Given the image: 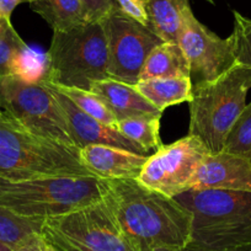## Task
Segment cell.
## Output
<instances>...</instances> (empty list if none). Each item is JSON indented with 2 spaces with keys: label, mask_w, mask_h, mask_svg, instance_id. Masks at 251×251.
I'll use <instances>...</instances> for the list:
<instances>
[{
  "label": "cell",
  "mask_w": 251,
  "mask_h": 251,
  "mask_svg": "<svg viewBox=\"0 0 251 251\" xmlns=\"http://www.w3.org/2000/svg\"><path fill=\"white\" fill-rule=\"evenodd\" d=\"M46 241L41 235H35L26 241L23 246L18 249L16 251H45Z\"/></svg>",
  "instance_id": "cell-30"
},
{
  "label": "cell",
  "mask_w": 251,
  "mask_h": 251,
  "mask_svg": "<svg viewBox=\"0 0 251 251\" xmlns=\"http://www.w3.org/2000/svg\"><path fill=\"white\" fill-rule=\"evenodd\" d=\"M223 153L251 156V102L245 106L231 127L224 143Z\"/></svg>",
  "instance_id": "cell-25"
},
{
  "label": "cell",
  "mask_w": 251,
  "mask_h": 251,
  "mask_svg": "<svg viewBox=\"0 0 251 251\" xmlns=\"http://www.w3.org/2000/svg\"><path fill=\"white\" fill-rule=\"evenodd\" d=\"M52 90L55 100L59 103L63 113L68 122L69 131L74 139L76 148L81 149L86 146L93 144H103V146H112L116 148L126 149L133 153L149 155L148 151H144L142 147L126 138L118 132L116 126H107L100 122L96 118L91 117L88 113L81 111L73 101L69 100L64 94L58 91L50 83H46Z\"/></svg>",
  "instance_id": "cell-12"
},
{
  "label": "cell",
  "mask_w": 251,
  "mask_h": 251,
  "mask_svg": "<svg viewBox=\"0 0 251 251\" xmlns=\"http://www.w3.org/2000/svg\"><path fill=\"white\" fill-rule=\"evenodd\" d=\"M115 4L125 15L148 27L149 20L148 13H147V0H115Z\"/></svg>",
  "instance_id": "cell-27"
},
{
  "label": "cell",
  "mask_w": 251,
  "mask_h": 251,
  "mask_svg": "<svg viewBox=\"0 0 251 251\" xmlns=\"http://www.w3.org/2000/svg\"><path fill=\"white\" fill-rule=\"evenodd\" d=\"M234 30L231 36L234 38L236 64L251 68V19L245 18L238 11H233Z\"/></svg>",
  "instance_id": "cell-26"
},
{
  "label": "cell",
  "mask_w": 251,
  "mask_h": 251,
  "mask_svg": "<svg viewBox=\"0 0 251 251\" xmlns=\"http://www.w3.org/2000/svg\"><path fill=\"white\" fill-rule=\"evenodd\" d=\"M50 57V80L55 85L91 90L108 76V50L101 23H88L68 31H54Z\"/></svg>",
  "instance_id": "cell-6"
},
{
  "label": "cell",
  "mask_w": 251,
  "mask_h": 251,
  "mask_svg": "<svg viewBox=\"0 0 251 251\" xmlns=\"http://www.w3.org/2000/svg\"><path fill=\"white\" fill-rule=\"evenodd\" d=\"M41 236L58 251H138L102 199L47 218Z\"/></svg>",
  "instance_id": "cell-7"
},
{
  "label": "cell",
  "mask_w": 251,
  "mask_h": 251,
  "mask_svg": "<svg viewBox=\"0 0 251 251\" xmlns=\"http://www.w3.org/2000/svg\"><path fill=\"white\" fill-rule=\"evenodd\" d=\"M45 251H58L57 249H54L53 246H50V244L46 243V248H45Z\"/></svg>",
  "instance_id": "cell-32"
},
{
  "label": "cell",
  "mask_w": 251,
  "mask_h": 251,
  "mask_svg": "<svg viewBox=\"0 0 251 251\" xmlns=\"http://www.w3.org/2000/svg\"><path fill=\"white\" fill-rule=\"evenodd\" d=\"M35 0H0V18L10 19L18 5L23 3H32Z\"/></svg>",
  "instance_id": "cell-29"
},
{
  "label": "cell",
  "mask_w": 251,
  "mask_h": 251,
  "mask_svg": "<svg viewBox=\"0 0 251 251\" xmlns=\"http://www.w3.org/2000/svg\"><path fill=\"white\" fill-rule=\"evenodd\" d=\"M208 149L195 136L163 146L148 156L137 180L146 187L174 199L194 187Z\"/></svg>",
  "instance_id": "cell-9"
},
{
  "label": "cell",
  "mask_w": 251,
  "mask_h": 251,
  "mask_svg": "<svg viewBox=\"0 0 251 251\" xmlns=\"http://www.w3.org/2000/svg\"><path fill=\"white\" fill-rule=\"evenodd\" d=\"M52 85L58 91L64 94L69 100L73 101L81 111L88 113L89 116L96 118V120L107 126H113V127L116 126L117 120L115 118V116L108 110L107 106L103 103V101L93 91L84 90V89L79 88H71V86L55 85V84H52Z\"/></svg>",
  "instance_id": "cell-23"
},
{
  "label": "cell",
  "mask_w": 251,
  "mask_h": 251,
  "mask_svg": "<svg viewBox=\"0 0 251 251\" xmlns=\"http://www.w3.org/2000/svg\"><path fill=\"white\" fill-rule=\"evenodd\" d=\"M0 105L4 112L31 133L76 147L66 116L46 83H28L16 75L6 76L0 80Z\"/></svg>",
  "instance_id": "cell-8"
},
{
  "label": "cell",
  "mask_w": 251,
  "mask_h": 251,
  "mask_svg": "<svg viewBox=\"0 0 251 251\" xmlns=\"http://www.w3.org/2000/svg\"><path fill=\"white\" fill-rule=\"evenodd\" d=\"M251 89V68L235 64L211 81L192 86L188 134L204 144L211 154L223 151L235 121L246 106Z\"/></svg>",
  "instance_id": "cell-4"
},
{
  "label": "cell",
  "mask_w": 251,
  "mask_h": 251,
  "mask_svg": "<svg viewBox=\"0 0 251 251\" xmlns=\"http://www.w3.org/2000/svg\"><path fill=\"white\" fill-rule=\"evenodd\" d=\"M148 156L103 144L80 149L83 165L99 178H138Z\"/></svg>",
  "instance_id": "cell-14"
},
{
  "label": "cell",
  "mask_w": 251,
  "mask_h": 251,
  "mask_svg": "<svg viewBox=\"0 0 251 251\" xmlns=\"http://www.w3.org/2000/svg\"><path fill=\"white\" fill-rule=\"evenodd\" d=\"M95 177L83 165L80 149L31 133L6 112L0 116V178Z\"/></svg>",
  "instance_id": "cell-3"
},
{
  "label": "cell",
  "mask_w": 251,
  "mask_h": 251,
  "mask_svg": "<svg viewBox=\"0 0 251 251\" xmlns=\"http://www.w3.org/2000/svg\"><path fill=\"white\" fill-rule=\"evenodd\" d=\"M13 75L28 83H47L50 80V57L27 47L16 62Z\"/></svg>",
  "instance_id": "cell-24"
},
{
  "label": "cell",
  "mask_w": 251,
  "mask_h": 251,
  "mask_svg": "<svg viewBox=\"0 0 251 251\" xmlns=\"http://www.w3.org/2000/svg\"><path fill=\"white\" fill-rule=\"evenodd\" d=\"M1 113H3V108H1V105H0V116H1Z\"/></svg>",
  "instance_id": "cell-35"
},
{
  "label": "cell",
  "mask_w": 251,
  "mask_h": 251,
  "mask_svg": "<svg viewBox=\"0 0 251 251\" xmlns=\"http://www.w3.org/2000/svg\"><path fill=\"white\" fill-rule=\"evenodd\" d=\"M90 91L103 101L117 121L136 117L161 118L163 116V111L149 102L132 84L106 78L95 81Z\"/></svg>",
  "instance_id": "cell-15"
},
{
  "label": "cell",
  "mask_w": 251,
  "mask_h": 251,
  "mask_svg": "<svg viewBox=\"0 0 251 251\" xmlns=\"http://www.w3.org/2000/svg\"><path fill=\"white\" fill-rule=\"evenodd\" d=\"M156 251H251V245L241 246L236 249H228V250H190V249H181V250H169V249H159Z\"/></svg>",
  "instance_id": "cell-31"
},
{
  "label": "cell",
  "mask_w": 251,
  "mask_h": 251,
  "mask_svg": "<svg viewBox=\"0 0 251 251\" xmlns=\"http://www.w3.org/2000/svg\"><path fill=\"white\" fill-rule=\"evenodd\" d=\"M27 47L10 19L0 18V80L13 75L19 57Z\"/></svg>",
  "instance_id": "cell-22"
},
{
  "label": "cell",
  "mask_w": 251,
  "mask_h": 251,
  "mask_svg": "<svg viewBox=\"0 0 251 251\" xmlns=\"http://www.w3.org/2000/svg\"><path fill=\"white\" fill-rule=\"evenodd\" d=\"M192 86L190 76L149 79L136 84L137 90L163 112L173 105L190 102L192 99Z\"/></svg>",
  "instance_id": "cell-17"
},
{
  "label": "cell",
  "mask_w": 251,
  "mask_h": 251,
  "mask_svg": "<svg viewBox=\"0 0 251 251\" xmlns=\"http://www.w3.org/2000/svg\"><path fill=\"white\" fill-rule=\"evenodd\" d=\"M174 199L192 217L186 249L228 250L251 245V194L191 188Z\"/></svg>",
  "instance_id": "cell-2"
},
{
  "label": "cell",
  "mask_w": 251,
  "mask_h": 251,
  "mask_svg": "<svg viewBox=\"0 0 251 251\" xmlns=\"http://www.w3.org/2000/svg\"><path fill=\"white\" fill-rule=\"evenodd\" d=\"M88 11L89 23H101L113 9L115 0H81Z\"/></svg>",
  "instance_id": "cell-28"
},
{
  "label": "cell",
  "mask_w": 251,
  "mask_h": 251,
  "mask_svg": "<svg viewBox=\"0 0 251 251\" xmlns=\"http://www.w3.org/2000/svg\"><path fill=\"white\" fill-rule=\"evenodd\" d=\"M192 188H221L251 194V156L223 151L209 153L197 173Z\"/></svg>",
  "instance_id": "cell-13"
},
{
  "label": "cell",
  "mask_w": 251,
  "mask_h": 251,
  "mask_svg": "<svg viewBox=\"0 0 251 251\" xmlns=\"http://www.w3.org/2000/svg\"><path fill=\"white\" fill-rule=\"evenodd\" d=\"M171 76H190V67L180 46L163 42L148 55L138 81Z\"/></svg>",
  "instance_id": "cell-19"
},
{
  "label": "cell",
  "mask_w": 251,
  "mask_h": 251,
  "mask_svg": "<svg viewBox=\"0 0 251 251\" xmlns=\"http://www.w3.org/2000/svg\"><path fill=\"white\" fill-rule=\"evenodd\" d=\"M206 1H208V3H211V4L216 3V0H206Z\"/></svg>",
  "instance_id": "cell-34"
},
{
  "label": "cell",
  "mask_w": 251,
  "mask_h": 251,
  "mask_svg": "<svg viewBox=\"0 0 251 251\" xmlns=\"http://www.w3.org/2000/svg\"><path fill=\"white\" fill-rule=\"evenodd\" d=\"M190 10L188 0H147L148 27L163 42L177 45L186 14Z\"/></svg>",
  "instance_id": "cell-16"
},
{
  "label": "cell",
  "mask_w": 251,
  "mask_h": 251,
  "mask_svg": "<svg viewBox=\"0 0 251 251\" xmlns=\"http://www.w3.org/2000/svg\"><path fill=\"white\" fill-rule=\"evenodd\" d=\"M177 45L188 62L192 85L214 80L236 64L233 36L221 38L200 23L192 10L186 14Z\"/></svg>",
  "instance_id": "cell-11"
},
{
  "label": "cell",
  "mask_w": 251,
  "mask_h": 251,
  "mask_svg": "<svg viewBox=\"0 0 251 251\" xmlns=\"http://www.w3.org/2000/svg\"><path fill=\"white\" fill-rule=\"evenodd\" d=\"M0 251H13V250H10L9 248H6V246L3 245V244H0Z\"/></svg>",
  "instance_id": "cell-33"
},
{
  "label": "cell",
  "mask_w": 251,
  "mask_h": 251,
  "mask_svg": "<svg viewBox=\"0 0 251 251\" xmlns=\"http://www.w3.org/2000/svg\"><path fill=\"white\" fill-rule=\"evenodd\" d=\"M31 9L54 31H68L89 23L88 11L81 0H35Z\"/></svg>",
  "instance_id": "cell-18"
},
{
  "label": "cell",
  "mask_w": 251,
  "mask_h": 251,
  "mask_svg": "<svg viewBox=\"0 0 251 251\" xmlns=\"http://www.w3.org/2000/svg\"><path fill=\"white\" fill-rule=\"evenodd\" d=\"M102 199L99 177H47L24 181L0 178V206L27 217L68 213Z\"/></svg>",
  "instance_id": "cell-5"
},
{
  "label": "cell",
  "mask_w": 251,
  "mask_h": 251,
  "mask_svg": "<svg viewBox=\"0 0 251 251\" xmlns=\"http://www.w3.org/2000/svg\"><path fill=\"white\" fill-rule=\"evenodd\" d=\"M102 200L138 251L181 250L191 236V213L175 199L137 178H101Z\"/></svg>",
  "instance_id": "cell-1"
},
{
  "label": "cell",
  "mask_w": 251,
  "mask_h": 251,
  "mask_svg": "<svg viewBox=\"0 0 251 251\" xmlns=\"http://www.w3.org/2000/svg\"><path fill=\"white\" fill-rule=\"evenodd\" d=\"M108 50V76L136 85L147 58L163 41L116 6L102 21Z\"/></svg>",
  "instance_id": "cell-10"
},
{
  "label": "cell",
  "mask_w": 251,
  "mask_h": 251,
  "mask_svg": "<svg viewBox=\"0 0 251 251\" xmlns=\"http://www.w3.org/2000/svg\"><path fill=\"white\" fill-rule=\"evenodd\" d=\"M46 218L19 214L0 206V244L16 251L32 236L41 235Z\"/></svg>",
  "instance_id": "cell-20"
},
{
  "label": "cell",
  "mask_w": 251,
  "mask_h": 251,
  "mask_svg": "<svg viewBox=\"0 0 251 251\" xmlns=\"http://www.w3.org/2000/svg\"><path fill=\"white\" fill-rule=\"evenodd\" d=\"M116 128L122 136L142 147L146 151H156L164 146L161 143L160 118L158 117H136L117 121Z\"/></svg>",
  "instance_id": "cell-21"
}]
</instances>
